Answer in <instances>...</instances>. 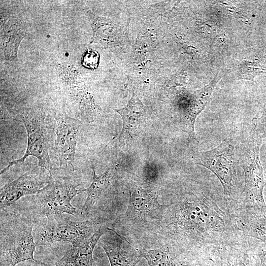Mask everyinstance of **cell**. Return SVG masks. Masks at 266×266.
Returning <instances> with one entry per match:
<instances>
[{
  "mask_svg": "<svg viewBox=\"0 0 266 266\" xmlns=\"http://www.w3.org/2000/svg\"><path fill=\"white\" fill-rule=\"evenodd\" d=\"M176 197L165 212L166 235L179 252L219 257L246 239L236 223V206L224 192L203 185Z\"/></svg>",
  "mask_w": 266,
  "mask_h": 266,
  "instance_id": "6da1fadb",
  "label": "cell"
},
{
  "mask_svg": "<svg viewBox=\"0 0 266 266\" xmlns=\"http://www.w3.org/2000/svg\"><path fill=\"white\" fill-rule=\"evenodd\" d=\"M32 219L21 214L0 213V266H16L34 258L36 244Z\"/></svg>",
  "mask_w": 266,
  "mask_h": 266,
  "instance_id": "7a4b0ae2",
  "label": "cell"
},
{
  "mask_svg": "<svg viewBox=\"0 0 266 266\" xmlns=\"http://www.w3.org/2000/svg\"><path fill=\"white\" fill-rule=\"evenodd\" d=\"M262 137L253 131L244 146L241 163L244 172V187L236 209L245 212L266 215L263 190L266 185V171L260 159Z\"/></svg>",
  "mask_w": 266,
  "mask_h": 266,
  "instance_id": "3957f363",
  "label": "cell"
},
{
  "mask_svg": "<svg viewBox=\"0 0 266 266\" xmlns=\"http://www.w3.org/2000/svg\"><path fill=\"white\" fill-rule=\"evenodd\" d=\"M17 117V120L23 124L27 132V149L22 157L10 162L1 171L0 174L12 166L24 162L30 156L35 157L38 160V166L49 172L53 168L48 150L55 134V127L51 119L38 108L25 109L18 114Z\"/></svg>",
  "mask_w": 266,
  "mask_h": 266,
  "instance_id": "277c9868",
  "label": "cell"
},
{
  "mask_svg": "<svg viewBox=\"0 0 266 266\" xmlns=\"http://www.w3.org/2000/svg\"><path fill=\"white\" fill-rule=\"evenodd\" d=\"M60 172V170L52 169L49 172L47 184L35 194L36 206L44 217L76 213L71 201L83 189H79L80 184L76 178Z\"/></svg>",
  "mask_w": 266,
  "mask_h": 266,
  "instance_id": "5b68a950",
  "label": "cell"
},
{
  "mask_svg": "<svg viewBox=\"0 0 266 266\" xmlns=\"http://www.w3.org/2000/svg\"><path fill=\"white\" fill-rule=\"evenodd\" d=\"M65 215L45 217V220L35 227L33 233L36 245H47L64 241L77 246L99 229L92 221H72Z\"/></svg>",
  "mask_w": 266,
  "mask_h": 266,
  "instance_id": "8992f818",
  "label": "cell"
},
{
  "mask_svg": "<svg viewBox=\"0 0 266 266\" xmlns=\"http://www.w3.org/2000/svg\"><path fill=\"white\" fill-rule=\"evenodd\" d=\"M196 164L215 174L222 185L224 194L236 206L241 192L233 145L224 140L211 150L199 152Z\"/></svg>",
  "mask_w": 266,
  "mask_h": 266,
  "instance_id": "52a82bcc",
  "label": "cell"
},
{
  "mask_svg": "<svg viewBox=\"0 0 266 266\" xmlns=\"http://www.w3.org/2000/svg\"><path fill=\"white\" fill-rule=\"evenodd\" d=\"M56 122L55 145L61 168L74 170L77 136L81 122L66 114L54 116Z\"/></svg>",
  "mask_w": 266,
  "mask_h": 266,
  "instance_id": "ba28073f",
  "label": "cell"
},
{
  "mask_svg": "<svg viewBox=\"0 0 266 266\" xmlns=\"http://www.w3.org/2000/svg\"><path fill=\"white\" fill-rule=\"evenodd\" d=\"M37 166V168L22 174L0 189V210L5 209L23 197L36 194L46 186L49 176L44 177L39 166Z\"/></svg>",
  "mask_w": 266,
  "mask_h": 266,
  "instance_id": "9c48e42d",
  "label": "cell"
},
{
  "mask_svg": "<svg viewBox=\"0 0 266 266\" xmlns=\"http://www.w3.org/2000/svg\"><path fill=\"white\" fill-rule=\"evenodd\" d=\"M63 70H61L62 80L68 96L75 106L78 120L84 122L93 121L97 108L80 81L77 71L69 67L64 68Z\"/></svg>",
  "mask_w": 266,
  "mask_h": 266,
  "instance_id": "30bf717a",
  "label": "cell"
},
{
  "mask_svg": "<svg viewBox=\"0 0 266 266\" xmlns=\"http://www.w3.org/2000/svg\"><path fill=\"white\" fill-rule=\"evenodd\" d=\"M166 207L167 204L159 203L156 192L135 186L130 191L125 216L130 220L146 221L164 215Z\"/></svg>",
  "mask_w": 266,
  "mask_h": 266,
  "instance_id": "8fae6325",
  "label": "cell"
},
{
  "mask_svg": "<svg viewBox=\"0 0 266 266\" xmlns=\"http://www.w3.org/2000/svg\"><path fill=\"white\" fill-rule=\"evenodd\" d=\"M115 110L120 114L123 121V127L119 138L127 140L137 138L144 131L149 119L148 108L133 92L126 105Z\"/></svg>",
  "mask_w": 266,
  "mask_h": 266,
  "instance_id": "7c38bea8",
  "label": "cell"
},
{
  "mask_svg": "<svg viewBox=\"0 0 266 266\" xmlns=\"http://www.w3.org/2000/svg\"><path fill=\"white\" fill-rule=\"evenodd\" d=\"M219 79V77L216 75L208 85L191 95L185 106L178 111V121L181 128L193 140L197 141L194 131L196 119L208 103Z\"/></svg>",
  "mask_w": 266,
  "mask_h": 266,
  "instance_id": "4fadbf2b",
  "label": "cell"
},
{
  "mask_svg": "<svg viewBox=\"0 0 266 266\" xmlns=\"http://www.w3.org/2000/svg\"><path fill=\"white\" fill-rule=\"evenodd\" d=\"M106 231L105 228L100 227L83 243L77 246H72L57 262V266H93L94 248Z\"/></svg>",
  "mask_w": 266,
  "mask_h": 266,
  "instance_id": "5bb4252c",
  "label": "cell"
},
{
  "mask_svg": "<svg viewBox=\"0 0 266 266\" xmlns=\"http://www.w3.org/2000/svg\"><path fill=\"white\" fill-rule=\"evenodd\" d=\"M105 236H102L100 245L108 258L110 266H135L142 257L140 253L124 250L118 239V235L108 229Z\"/></svg>",
  "mask_w": 266,
  "mask_h": 266,
  "instance_id": "9a60e30c",
  "label": "cell"
},
{
  "mask_svg": "<svg viewBox=\"0 0 266 266\" xmlns=\"http://www.w3.org/2000/svg\"><path fill=\"white\" fill-rule=\"evenodd\" d=\"M248 237L242 242L224 250L219 255L220 266H254L255 242Z\"/></svg>",
  "mask_w": 266,
  "mask_h": 266,
  "instance_id": "2e32d148",
  "label": "cell"
},
{
  "mask_svg": "<svg viewBox=\"0 0 266 266\" xmlns=\"http://www.w3.org/2000/svg\"><path fill=\"white\" fill-rule=\"evenodd\" d=\"M93 164L92 162L93 171L92 182L88 188L83 190V192H85L87 194L86 200L81 210V214L84 216L89 214L109 188L113 176L112 170L110 168H108L101 175H97Z\"/></svg>",
  "mask_w": 266,
  "mask_h": 266,
  "instance_id": "e0dca14e",
  "label": "cell"
},
{
  "mask_svg": "<svg viewBox=\"0 0 266 266\" xmlns=\"http://www.w3.org/2000/svg\"><path fill=\"white\" fill-rule=\"evenodd\" d=\"M235 219L243 234L258 239L266 247V215L235 210Z\"/></svg>",
  "mask_w": 266,
  "mask_h": 266,
  "instance_id": "ac0fdd59",
  "label": "cell"
},
{
  "mask_svg": "<svg viewBox=\"0 0 266 266\" xmlns=\"http://www.w3.org/2000/svg\"><path fill=\"white\" fill-rule=\"evenodd\" d=\"M139 253L149 266H181L175 260L167 246L156 249L143 250Z\"/></svg>",
  "mask_w": 266,
  "mask_h": 266,
  "instance_id": "d6986e66",
  "label": "cell"
},
{
  "mask_svg": "<svg viewBox=\"0 0 266 266\" xmlns=\"http://www.w3.org/2000/svg\"><path fill=\"white\" fill-rule=\"evenodd\" d=\"M5 33L6 39L4 44V54L6 59L13 60L17 57L18 49L25 33L20 27L13 24Z\"/></svg>",
  "mask_w": 266,
  "mask_h": 266,
  "instance_id": "ffe728a7",
  "label": "cell"
},
{
  "mask_svg": "<svg viewBox=\"0 0 266 266\" xmlns=\"http://www.w3.org/2000/svg\"><path fill=\"white\" fill-rule=\"evenodd\" d=\"M253 131L262 137L266 136V103L261 111L253 118Z\"/></svg>",
  "mask_w": 266,
  "mask_h": 266,
  "instance_id": "44dd1931",
  "label": "cell"
},
{
  "mask_svg": "<svg viewBox=\"0 0 266 266\" xmlns=\"http://www.w3.org/2000/svg\"><path fill=\"white\" fill-rule=\"evenodd\" d=\"M99 62V55L97 52L93 50H87L82 58V64L89 68H96Z\"/></svg>",
  "mask_w": 266,
  "mask_h": 266,
  "instance_id": "7402d4cb",
  "label": "cell"
},
{
  "mask_svg": "<svg viewBox=\"0 0 266 266\" xmlns=\"http://www.w3.org/2000/svg\"><path fill=\"white\" fill-rule=\"evenodd\" d=\"M258 245L256 253L260 260V266H266V247L264 245Z\"/></svg>",
  "mask_w": 266,
  "mask_h": 266,
  "instance_id": "603a6c76",
  "label": "cell"
},
{
  "mask_svg": "<svg viewBox=\"0 0 266 266\" xmlns=\"http://www.w3.org/2000/svg\"><path fill=\"white\" fill-rule=\"evenodd\" d=\"M191 266H204V264L202 265V264H196L195 265Z\"/></svg>",
  "mask_w": 266,
  "mask_h": 266,
  "instance_id": "cb8c5ba5",
  "label": "cell"
}]
</instances>
